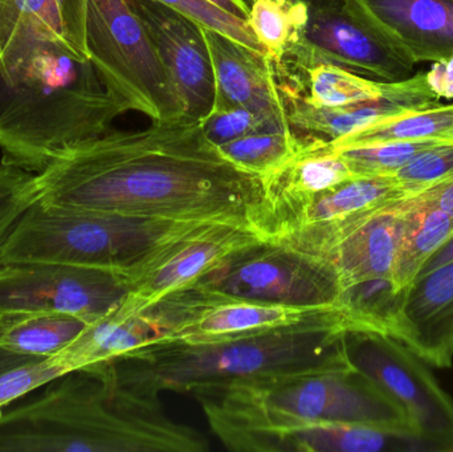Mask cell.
<instances>
[{
  "instance_id": "d6986e66",
  "label": "cell",
  "mask_w": 453,
  "mask_h": 452,
  "mask_svg": "<svg viewBox=\"0 0 453 452\" xmlns=\"http://www.w3.org/2000/svg\"><path fill=\"white\" fill-rule=\"evenodd\" d=\"M439 369L453 364V262L418 276L404 295L394 336Z\"/></svg>"
},
{
  "instance_id": "9c48e42d",
  "label": "cell",
  "mask_w": 453,
  "mask_h": 452,
  "mask_svg": "<svg viewBox=\"0 0 453 452\" xmlns=\"http://www.w3.org/2000/svg\"><path fill=\"white\" fill-rule=\"evenodd\" d=\"M349 363L406 414L430 452H453V400L417 353L377 332L345 333Z\"/></svg>"
},
{
  "instance_id": "8d00e7d4",
  "label": "cell",
  "mask_w": 453,
  "mask_h": 452,
  "mask_svg": "<svg viewBox=\"0 0 453 452\" xmlns=\"http://www.w3.org/2000/svg\"><path fill=\"white\" fill-rule=\"evenodd\" d=\"M431 90L439 98H453V55L446 60L436 61L430 71L426 72Z\"/></svg>"
},
{
  "instance_id": "60d3db41",
  "label": "cell",
  "mask_w": 453,
  "mask_h": 452,
  "mask_svg": "<svg viewBox=\"0 0 453 452\" xmlns=\"http://www.w3.org/2000/svg\"><path fill=\"white\" fill-rule=\"evenodd\" d=\"M210 2L214 3L215 5L222 8L226 12L244 19V20L247 19L248 12H250V4L244 0H210Z\"/></svg>"
},
{
  "instance_id": "ba28073f",
  "label": "cell",
  "mask_w": 453,
  "mask_h": 452,
  "mask_svg": "<svg viewBox=\"0 0 453 452\" xmlns=\"http://www.w3.org/2000/svg\"><path fill=\"white\" fill-rule=\"evenodd\" d=\"M188 287L290 307H338L341 296L332 265L273 241L234 252Z\"/></svg>"
},
{
  "instance_id": "f546056e",
  "label": "cell",
  "mask_w": 453,
  "mask_h": 452,
  "mask_svg": "<svg viewBox=\"0 0 453 452\" xmlns=\"http://www.w3.org/2000/svg\"><path fill=\"white\" fill-rule=\"evenodd\" d=\"M438 141H390L369 145L335 148L356 177H393L407 162Z\"/></svg>"
},
{
  "instance_id": "44dd1931",
  "label": "cell",
  "mask_w": 453,
  "mask_h": 452,
  "mask_svg": "<svg viewBox=\"0 0 453 452\" xmlns=\"http://www.w3.org/2000/svg\"><path fill=\"white\" fill-rule=\"evenodd\" d=\"M403 199L394 177H354L314 196L269 239L311 225L319 226L325 236L341 238L375 212Z\"/></svg>"
},
{
  "instance_id": "b9f144b4",
  "label": "cell",
  "mask_w": 453,
  "mask_h": 452,
  "mask_svg": "<svg viewBox=\"0 0 453 452\" xmlns=\"http://www.w3.org/2000/svg\"><path fill=\"white\" fill-rule=\"evenodd\" d=\"M8 318H0V329L3 328V326H4L5 321H7Z\"/></svg>"
},
{
  "instance_id": "f1b7e54d",
  "label": "cell",
  "mask_w": 453,
  "mask_h": 452,
  "mask_svg": "<svg viewBox=\"0 0 453 452\" xmlns=\"http://www.w3.org/2000/svg\"><path fill=\"white\" fill-rule=\"evenodd\" d=\"M306 140L293 130H273L245 135L219 146V150L240 169L264 178L295 156Z\"/></svg>"
},
{
  "instance_id": "2e32d148",
  "label": "cell",
  "mask_w": 453,
  "mask_h": 452,
  "mask_svg": "<svg viewBox=\"0 0 453 452\" xmlns=\"http://www.w3.org/2000/svg\"><path fill=\"white\" fill-rule=\"evenodd\" d=\"M439 101L426 72L390 82L380 97L340 108H314L293 98H282L288 124L296 134L329 142L393 117L439 105Z\"/></svg>"
},
{
  "instance_id": "5b68a950",
  "label": "cell",
  "mask_w": 453,
  "mask_h": 452,
  "mask_svg": "<svg viewBox=\"0 0 453 452\" xmlns=\"http://www.w3.org/2000/svg\"><path fill=\"white\" fill-rule=\"evenodd\" d=\"M193 395L220 441L242 430L319 422L377 425L414 433L402 409L351 365Z\"/></svg>"
},
{
  "instance_id": "d4e9b609",
  "label": "cell",
  "mask_w": 453,
  "mask_h": 452,
  "mask_svg": "<svg viewBox=\"0 0 453 452\" xmlns=\"http://www.w3.org/2000/svg\"><path fill=\"white\" fill-rule=\"evenodd\" d=\"M88 324L60 313L8 318L0 329V348L27 357L52 358L73 342Z\"/></svg>"
},
{
  "instance_id": "7a4b0ae2",
  "label": "cell",
  "mask_w": 453,
  "mask_h": 452,
  "mask_svg": "<svg viewBox=\"0 0 453 452\" xmlns=\"http://www.w3.org/2000/svg\"><path fill=\"white\" fill-rule=\"evenodd\" d=\"M127 111L58 23L29 0H0L2 164L37 174Z\"/></svg>"
},
{
  "instance_id": "d590c367",
  "label": "cell",
  "mask_w": 453,
  "mask_h": 452,
  "mask_svg": "<svg viewBox=\"0 0 453 452\" xmlns=\"http://www.w3.org/2000/svg\"><path fill=\"white\" fill-rule=\"evenodd\" d=\"M64 34L69 44L84 57L89 58L87 48L88 0H56Z\"/></svg>"
},
{
  "instance_id": "836d02e7",
  "label": "cell",
  "mask_w": 453,
  "mask_h": 452,
  "mask_svg": "<svg viewBox=\"0 0 453 452\" xmlns=\"http://www.w3.org/2000/svg\"><path fill=\"white\" fill-rule=\"evenodd\" d=\"M36 202L35 174L0 162V235Z\"/></svg>"
},
{
  "instance_id": "4dcf8cb0",
  "label": "cell",
  "mask_w": 453,
  "mask_h": 452,
  "mask_svg": "<svg viewBox=\"0 0 453 452\" xmlns=\"http://www.w3.org/2000/svg\"><path fill=\"white\" fill-rule=\"evenodd\" d=\"M406 199L414 198L453 177V142L426 149L393 175Z\"/></svg>"
},
{
  "instance_id": "ee69618b",
  "label": "cell",
  "mask_w": 453,
  "mask_h": 452,
  "mask_svg": "<svg viewBox=\"0 0 453 452\" xmlns=\"http://www.w3.org/2000/svg\"><path fill=\"white\" fill-rule=\"evenodd\" d=\"M3 236H4V235H0V241H2Z\"/></svg>"
},
{
  "instance_id": "3957f363",
  "label": "cell",
  "mask_w": 453,
  "mask_h": 452,
  "mask_svg": "<svg viewBox=\"0 0 453 452\" xmlns=\"http://www.w3.org/2000/svg\"><path fill=\"white\" fill-rule=\"evenodd\" d=\"M156 393L121 384L114 363L72 372L42 397L0 410V452H204Z\"/></svg>"
},
{
  "instance_id": "4fadbf2b",
  "label": "cell",
  "mask_w": 453,
  "mask_h": 452,
  "mask_svg": "<svg viewBox=\"0 0 453 452\" xmlns=\"http://www.w3.org/2000/svg\"><path fill=\"white\" fill-rule=\"evenodd\" d=\"M261 241L265 239L245 226H198L162 244L132 270L119 272L129 289L122 308L141 312L172 292L190 286L234 252Z\"/></svg>"
},
{
  "instance_id": "4316f807",
  "label": "cell",
  "mask_w": 453,
  "mask_h": 452,
  "mask_svg": "<svg viewBox=\"0 0 453 452\" xmlns=\"http://www.w3.org/2000/svg\"><path fill=\"white\" fill-rule=\"evenodd\" d=\"M390 141L453 142V103H439L431 108L409 111L378 122L332 143L334 148L340 149Z\"/></svg>"
},
{
  "instance_id": "83f0119b",
  "label": "cell",
  "mask_w": 453,
  "mask_h": 452,
  "mask_svg": "<svg viewBox=\"0 0 453 452\" xmlns=\"http://www.w3.org/2000/svg\"><path fill=\"white\" fill-rule=\"evenodd\" d=\"M305 20L303 0H252L245 19L269 60L281 57L295 44Z\"/></svg>"
},
{
  "instance_id": "ab89813d",
  "label": "cell",
  "mask_w": 453,
  "mask_h": 452,
  "mask_svg": "<svg viewBox=\"0 0 453 452\" xmlns=\"http://www.w3.org/2000/svg\"><path fill=\"white\" fill-rule=\"evenodd\" d=\"M35 360H39V358L15 355V353L8 352V350L0 348V373L18 368V366L26 365V364Z\"/></svg>"
},
{
  "instance_id": "8992f818",
  "label": "cell",
  "mask_w": 453,
  "mask_h": 452,
  "mask_svg": "<svg viewBox=\"0 0 453 452\" xmlns=\"http://www.w3.org/2000/svg\"><path fill=\"white\" fill-rule=\"evenodd\" d=\"M204 223L149 219L34 203L0 241V264L58 263L125 272Z\"/></svg>"
},
{
  "instance_id": "5bb4252c",
  "label": "cell",
  "mask_w": 453,
  "mask_h": 452,
  "mask_svg": "<svg viewBox=\"0 0 453 452\" xmlns=\"http://www.w3.org/2000/svg\"><path fill=\"white\" fill-rule=\"evenodd\" d=\"M145 27L185 106L202 124L215 103V76L201 24L157 0H127Z\"/></svg>"
},
{
  "instance_id": "8fae6325",
  "label": "cell",
  "mask_w": 453,
  "mask_h": 452,
  "mask_svg": "<svg viewBox=\"0 0 453 452\" xmlns=\"http://www.w3.org/2000/svg\"><path fill=\"white\" fill-rule=\"evenodd\" d=\"M142 312L164 329L165 341L180 340L188 344L231 341L342 315L340 307L247 302L191 287L172 292Z\"/></svg>"
},
{
  "instance_id": "e0dca14e",
  "label": "cell",
  "mask_w": 453,
  "mask_h": 452,
  "mask_svg": "<svg viewBox=\"0 0 453 452\" xmlns=\"http://www.w3.org/2000/svg\"><path fill=\"white\" fill-rule=\"evenodd\" d=\"M354 177L332 142L308 138L295 156L263 178L265 199L258 234L266 241L314 196Z\"/></svg>"
},
{
  "instance_id": "30bf717a",
  "label": "cell",
  "mask_w": 453,
  "mask_h": 452,
  "mask_svg": "<svg viewBox=\"0 0 453 452\" xmlns=\"http://www.w3.org/2000/svg\"><path fill=\"white\" fill-rule=\"evenodd\" d=\"M303 3L306 20L289 50L377 81H402L414 73L417 63L358 0Z\"/></svg>"
},
{
  "instance_id": "ffe728a7",
  "label": "cell",
  "mask_w": 453,
  "mask_h": 452,
  "mask_svg": "<svg viewBox=\"0 0 453 452\" xmlns=\"http://www.w3.org/2000/svg\"><path fill=\"white\" fill-rule=\"evenodd\" d=\"M406 209L403 199L380 210L317 257L332 265L341 291L361 281L391 279Z\"/></svg>"
},
{
  "instance_id": "277c9868",
  "label": "cell",
  "mask_w": 453,
  "mask_h": 452,
  "mask_svg": "<svg viewBox=\"0 0 453 452\" xmlns=\"http://www.w3.org/2000/svg\"><path fill=\"white\" fill-rule=\"evenodd\" d=\"M342 315L215 344L154 342L114 361L121 384L143 392L222 389L350 365Z\"/></svg>"
},
{
  "instance_id": "52a82bcc",
  "label": "cell",
  "mask_w": 453,
  "mask_h": 452,
  "mask_svg": "<svg viewBox=\"0 0 453 452\" xmlns=\"http://www.w3.org/2000/svg\"><path fill=\"white\" fill-rule=\"evenodd\" d=\"M87 48L101 81L154 124L186 119L185 106L127 0H88Z\"/></svg>"
},
{
  "instance_id": "7c38bea8",
  "label": "cell",
  "mask_w": 453,
  "mask_h": 452,
  "mask_svg": "<svg viewBox=\"0 0 453 452\" xmlns=\"http://www.w3.org/2000/svg\"><path fill=\"white\" fill-rule=\"evenodd\" d=\"M127 294L114 271L42 262L0 264V318L60 313L90 324L119 308Z\"/></svg>"
},
{
  "instance_id": "484cf974",
  "label": "cell",
  "mask_w": 453,
  "mask_h": 452,
  "mask_svg": "<svg viewBox=\"0 0 453 452\" xmlns=\"http://www.w3.org/2000/svg\"><path fill=\"white\" fill-rule=\"evenodd\" d=\"M406 291H396L393 279L361 281L341 291L338 307L349 329L394 336Z\"/></svg>"
},
{
  "instance_id": "603a6c76",
  "label": "cell",
  "mask_w": 453,
  "mask_h": 452,
  "mask_svg": "<svg viewBox=\"0 0 453 452\" xmlns=\"http://www.w3.org/2000/svg\"><path fill=\"white\" fill-rule=\"evenodd\" d=\"M164 329L145 312H129L122 304L88 324L73 342L50 358L66 373L114 363L122 356L154 342L165 341Z\"/></svg>"
},
{
  "instance_id": "7402d4cb",
  "label": "cell",
  "mask_w": 453,
  "mask_h": 452,
  "mask_svg": "<svg viewBox=\"0 0 453 452\" xmlns=\"http://www.w3.org/2000/svg\"><path fill=\"white\" fill-rule=\"evenodd\" d=\"M415 63L453 55V0H358Z\"/></svg>"
},
{
  "instance_id": "1f68e13d",
  "label": "cell",
  "mask_w": 453,
  "mask_h": 452,
  "mask_svg": "<svg viewBox=\"0 0 453 452\" xmlns=\"http://www.w3.org/2000/svg\"><path fill=\"white\" fill-rule=\"evenodd\" d=\"M157 2L183 13L204 28L214 29L250 50L266 55L263 45L253 36L244 19L226 12L210 0H157Z\"/></svg>"
},
{
  "instance_id": "6da1fadb",
  "label": "cell",
  "mask_w": 453,
  "mask_h": 452,
  "mask_svg": "<svg viewBox=\"0 0 453 452\" xmlns=\"http://www.w3.org/2000/svg\"><path fill=\"white\" fill-rule=\"evenodd\" d=\"M35 180L42 206L256 231L265 199L263 177L232 164L188 119L111 129L61 151Z\"/></svg>"
},
{
  "instance_id": "74e56055",
  "label": "cell",
  "mask_w": 453,
  "mask_h": 452,
  "mask_svg": "<svg viewBox=\"0 0 453 452\" xmlns=\"http://www.w3.org/2000/svg\"><path fill=\"white\" fill-rule=\"evenodd\" d=\"M420 195L434 202L439 209L453 217V177L435 188H430Z\"/></svg>"
},
{
  "instance_id": "7bdbcfd3",
  "label": "cell",
  "mask_w": 453,
  "mask_h": 452,
  "mask_svg": "<svg viewBox=\"0 0 453 452\" xmlns=\"http://www.w3.org/2000/svg\"><path fill=\"white\" fill-rule=\"evenodd\" d=\"M244 2H247L248 4H250V3L252 2V0H244Z\"/></svg>"
},
{
  "instance_id": "e575fe53",
  "label": "cell",
  "mask_w": 453,
  "mask_h": 452,
  "mask_svg": "<svg viewBox=\"0 0 453 452\" xmlns=\"http://www.w3.org/2000/svg\"><path fill=\"white\" fill-rule=\"evenodd\" d=\"M66 371L50 358H39L0 373V410L24 395L65 376Z\"/></svg>"
},
{
  "instance_id": "f35d334b",
  "label": "cell",
  "mask_w": 453,
  "mask_h": 452,
  "mask_svg": "<svg viewBox=\"0 0 453 452\" xmlns=\"http://www.w3.org/2000/svg\"><path fill=\"white\" fill-rule=\"evenodd\" d=\"M453 262V235L443 246L439 247L438 251L425 263L422 270H420L419 275H426V273L433 272L436 268L441 267V265L447 264V263Z\"/></svg>"
},
{
  "instance_id": "cb8c5ba5",
  "label": "cell",
  "mask_w": 453,
  "mask_h": 452,
  "mask_svg": "<svg viewBox=\"0 0 453 452\" xmlns=\"http://www.w3.org/2000/svg\"><path fill=\"white\" fill-rule=\"evenodd\" d=\"M452 235L451 215L423 195L407 199L403 231L391 275L396 291L409 288L425 263Z\"/></svg>"
},
{
  "instance_id": "ac0fdd59",
  "label": "cell",
  "mask_w": 453,
  "mask_h": 452,
  "mask_svg": "<svg viewBox=\"0 0 453 452\" xmlns=\"http://www.w3.org/2000/svg\"><path fill=\"white\" fill-rule=\"evenodd\" d=\"M202 29L214 68V106H242L289 126L268 56L250 50L214 29L204 27Z\"/></svg>"
},
{
  "instance_id": "9a60e30c",
  "label": "cell",
  "mask_w": 453,
  "mask_h": 452,
  "mask_svg": "<svg viewBox=\"0 0 453 452\" xmlns=\"http://www.w3.org/2000/svg\"><path fill=\"white\" fill-rule=\"evenodd\" d=\"M222 442L239 452H430L414 433L348 422L242 430Z\"/></svg>"
},
{
  "instance_id": "d6a6232c",
  "label": "cell",
  "mask_w": 453,
  "mask_h": 452,
  "mask_svg": "<svg viewBox=\"0 0 453 452\" xmlns=\"http://www.w3.org/2000/svg\"><path fill=\"white\" fill-rule=\"evenodd\" d=\"M204 134L215 146H223L253 133L292 130L242 106H214L202 122Z\"/></svg>"
}]
</instances>
